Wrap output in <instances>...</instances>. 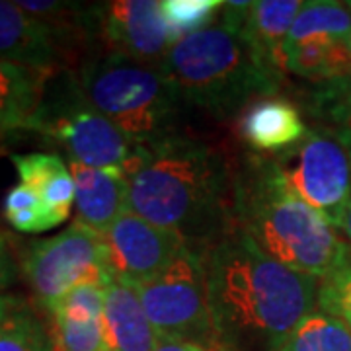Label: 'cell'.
<instances>
[{"instance_id": "cell-1", "label": "cell", "mask_w": 351, "mask_h": 351, "mask_svg": "<svg viewBox=\"0 0 351 351\" xmlns=\"http://www.w3.org/2000/svg\"><path fill=\"white\" fill-rule=\"evenodd\" d=\"M207 297L219 338L276 351L318 304L320 279L277 262L232 226L205 250Z\"/></svg>"}, {"instance_id": "cell-2", "label": "cell", "mask_w": 351, "mask_h": 351, "mask_svg": "<svg viewBox=\"0 0 351 351\" xmlns=\"http://www.w3.org/2000/svg\"><path fill=\"white\" fill-rule=\"evenodd\" d=\"M129 211L209 246L234 221V170L217 147L180 133L137 149L125 164Z\"/></svg>"}, {"instance_id": "cell-3", "label": "cell", "mask_w": 351, "mask_h": 351, "mask_svg": "<svg viewBox=\"0 0 351 351\" xmlns=\"http://www.w3.org/2000/svg\"><path fill=\"white\" fill-rule=\"evenodd\" d=\"M234 170V221L265 254L324 279L348 262L338 228L289 188L271 156L252 152Z\"/></svg>"}, {"instance_id": "cell-4", "label": "cell", "mask_w": 351, "mask_h": 351, "mask_svg": "<svg viewBox=\"0 0 351 351\" xmlns=\"http://www.w3.org/2000/svg\"><path fill=\"white\" fill-rule=\"evenodd\" d=\"M162 69L188 106L219 121L240 115L252 101L277 96L287 82V75L265 63L240 27L221 18L178 39Z\"/></svg>"}, {"instance_id": "cell-5", "label": "cell", "mask_w": 351, "mask_h": 351, "mask_svg": "<svg viewBox=\"0 0 351 351\" xmlns=\"http://www.w3.org/2000/svg\"><path fill=\"white\" fill-rule=\"evenodd\" d=\"M73 73L88 100L137 149L180 135L186 101L162 66L94 53Z\"/></svg>"}, {"instance_id": "cell-6", "label": "cell", "mask_w": 351, "mask_h": 351, "mask_svg": "<svg viewBox=\"0 0 351 351\" xmlns=\"http://www.w3.org/2000/svg\"><path fill=\"white\" fill-rule=\"evenodd\" d=\"M29 133L47 138L69 162L88 168H125L137 147L88 100L73 71L51 76Z\"/></svg>"}, {"instance_id": "cell-7", "label": "cell", "mask_w": 351, "mask_h": 351, "mask_svg": "<svg viewBox=\"0 0 351 351\" xmlns=\"http://www.w3.org/2000/svg\"><path fill=\"white\" fill-rule=\"evenodd\" d=\"M18 263L34 302L47 314L73 289L86 283L106 287L115 279L104 237L76 221L51 239L27 242Z\"/></svg>"}, {"instance_id": "cell-8", "label": "cell", "mask_w": 351, "mask_h": 351, "mask_svg": "<svg viewBox=\"0 0 351 351\" xmlns=\"http://www.w3.org/2000/svg\"><path fill=\"white\" fill-rule=\"evenodd\" d=\"M205 250L207 246L191 242L160 276L135 285L160 339L223 341L215 330L209 308Z\"/></svg>"}, {"instance_id": "cell-9", "label": "cell", "mask_w": 351, "mask_h": 351, "mask_svg": "<svg viewBox=\"0 0 351 351\" xmlns=\"http://www.w3.org/2000/svg\"><path fill=\"white\" fill-rule=\"evenodd\" d=\"M271 158L289 188L336 228L351 203V160L341 131L308 129L295 147Z\"/></svg>"}, {"instance_id": "cell-10", "label": "cell", "mask_w": 351, "mask_h": 351, "mask_svg": "<svg viewBox=\"0 0 351 351\" xmlns=\"http://www.w3.org/2000/svg\"><path fill=\"white\" fill-rule=\"evenodd\" d=\"M86 41L88 55L108 53L164 66L176 38L164 20L162 2L108 0L88 4Z\"/></svg>"}, {"instance_id": "cell-11", "label": "cell", "mask_w": 351, "mask_h": 351, "mask_svg": "<svg viewBox=\"0 0 351 351\" xmlns=\"http://www.w3.org/2000/svg\"><path fill=\"white\" fill-rule=\"evenodd\" d=\"M106 246L115 279L138 285L160 276L189 240L174 230L149 223L133 211H125L106 232Z\"/></svg>"}, {"instance_id": "cell-12", "label": "cell", "mask_w": 351, "mask_h": 351, "mask_svg": "<svg viewBox=\"0 0 351 351\" xmlns=\"http://www.w3.org/2000/svg\"><path fill=\"white\" fill-rule=\"evenodd\" d=\"M0 59L41 73L71 71L73 57L45 22L27 14L18 2L0 0Z\"/></svg>"}, {"instance_id": "cell-13", "label": "cell", "mask_w": 351, "mask_h": 351, "mask_svg": "<svg viewBox=\"0 0 351 351\" xmlns=\"http://www.w3.org/2000/svg\"><path fill=\"white\" fill-rule=\"evenodd\" d=\"M302 0H260V2H225L219 18L225 24L237 25L250 39L254 49L265 63L276 71L285 73L283 45Z\"/></svg>"}, {"instance_id": "cell-14", "label": "cell", "mask_w": 351, "mask_h": 351, "mask_svg": "<svg viewBox=\"0 0 351 351\" xmlns=\"http://www.w3.org/2000/svg\"><path fill=\"white\" fill-rule=\"evenodd\" d=\"M106 287L86 283L66 293L49 313L57 351H110L104 328Z\"/></svg>"}, {"instance_id": "cell-15", "label": "cell", "mask_w": 351, "mask_h": 351, "mask_svg": "<svg viewBox=\"0 0 351 351\" xmlns=\"http://www.w3.org/2000/svg\"><path fill=\"white\" fill-rule=\"evenodd\" d=\"M75 180L76 223L106 237L112 225L129 211V188L123 168H88L69 162Z\"/></svg>"}, {"instance_id": "cell-16", "label": "cell", "mask_w": 351, "mask_h": 351, "mask_svg": "<svg viewBox=\"0 0 351 351\" xmlns=\"http://www.w3.org/2000/svg\"><path fill=\"white\" fill-rule=\"evenodd\" d=\"M239 133L256 154L276 156L295 147L308 133V127L295 101L269 96L252 101L240 113Z\"/></svg>"}, {"instance_id": "cell-17", "label": "cell", "mask_w": 351, "mask_h": 351, "mask_svg": "<svg viewBox=\"0 0 351 351\" xmlns=\"http://www.w3.org/2000/svg\"><path fill=\"white\" fill-rule=\"evenodd\" d=\"M104 328L110 351H154L160 341L135 285L121 279L106 285Z\"/></svg>"}, {"instance_id": "cell-18", "label": "cell", "mask_w": 351, "mask_h": 351, "mask_svg": "<svg viewBox=\"0 0 351 351\" xmlns=\"http://www.w3.org/2000/svg\"><path fill=\"white\" fill-rule=\"evenodd\" d=\"M49 73L0 59V145L18 131H27L38 113Z\"/></svg>"}, {"instance_id": "cell-19", "label": "cell", "mask_w": 351, "mask_h": 351, "mask_svg": "<svg viewBox=\"0 0 351 351\" xmlns=\"http://www.w3.org/2000/svg\"><path fill=\"white\" fill-rule=\"evenodd\" d=\"M20 184L38 191L55 219L63 225L75 205V180L69 164L57 152H27L10 156Z\"/></svg>"}, {"instance_id": "cell-20", "label": "cell", "mask_w": 351, "mask_h": 351, "mask_svg": "<svg viewBox=\"0 0 351 351\" xmlns=\"http://www.w3.org/2000/svg\"><path fill=\"white\" fill-rule=\"evenodd\" d=\"M47 318L49 314L22 295H0V351H57Z\"/></svg>"}, {"instance_id": "cell-21", "label": "cell", "mask_w": 351, "mask_h": 351, "mask_svg": "<svg viewBox=\"0 0 351 351\" xmlns=\"http://www.w3.org/2000/svg\"><path fill=\"white\" fill-rule=\"evenodd\" d=\"M283 66L308 84L339 82L351 78L350 39H306L283 47Z\"/></svg>"}, {"instance_id": "cell-22", "label": "cell", "mask_w": 351, "mask_h": 351, "mask_svg": "<svg viewBox=\"0 0 351 351\" xmlns=\"http://www.w3.org/2000/svg\"><path fill=\"white\" fill-rule=\"evenodd\" d=\"M306 39H350L351 2L313 0L304 2L291 25L285 45H295Z\"/></svg>"}, {"instance_id": "cell-23", "label": "cell", "mask_w": 351, "mask_h": 351, "mask_svg": "<svg viewBox=\"0 0 351 351\" xmlns=\"http://www.w3.org/2000/svg\"><path fill=\"white\" fill-rule=\"evenodd\" d=\"M276 351H351V330L322 311L306 314Z\"/></svg>"}, {"instance_id": "cell-24", "label": "cell", "mask_w": 351, "mask_h": 351, "mask_svg": "<svg viewBox=\"0 0 351 351\" xmlns=\"http://www.w3.org/2000/svg\"><path fill=\"white\" fill-rule=\"evenodd\" d=\"M2 213L14 230L24 234H39L61 226L55 215L38 195V191L25 184L14 186L2 201Z\"/></svg>"}, {"instance_id": "cell-25", "label": "cell", "mask_w": 351, "mask_h": 351, "mask_svg": "<svg viewBox=\"0 0 351 351\" xmlns=\"http://www.w3.org/2000/svg\"><path fill=\"white\" fill-rule=\"evenodd\" d=\"M221 0H164L162 14L172 36L182 39L211 25L223 10Z\"/></svg>"}, {"instance_id": "cell-26", "label": "cell", "mask_w": 351, "mask_h": 351, "mask_svg": "<svg viewBox=\"0 0 351 351\" xmlns=\"http://www.w3.org/2000/svg\"><path fill=\"white\" fill-rule=\"evenodd\" d=\"M318 311L336 316L351 330V256L336 271L320 279Z\"/></svg>"}, {"instance_id": "cell-27", "label": "cell", "mask_w": 351, "mask_h": 351, "mask_svg": "<svg viewBox=\"0 0 351 351\" xmlns=\"http://www.w3.org/2000/svg\"><path fill=\"white\" fill-rule=\"evenodd\" d=\"M20 263L16 260V252L12 248V240L0 230V295L12 285L18 276Z\"/></svg>"}, {"instance_id": "cell-28", "label": "cell", "mask_w": 351, "mask_h": 351, "mask_svg": "<svg viewBox=\"0 0 351 351\" xmlns=\"http://www.w3.org/2000/svg\"><path fill=\"white\" fill-rule=\"evenodd\" d=\"M154 351H239L223 341L201 343V341H182V339H160Z\"/></svg>"}, {"instance_id": "cell-29", "label": "cell", "mask_w": 351, "mask_h": 351, "mask_svg": "<svg viewBox=\"0 0 351 351\" xmlns=\"http://www.w3.org/2000/svg\"><path fill=\"white\" fill-rule=\"evenodd\" d=\"M332 88L338 90V96L343 100V104L351 110V78L350 80H339V82H332Z\"/></svg>"}, {"instance_id": "cell-30", "label": "cell", "mask_w": 351, "mask_h": 351, "mask_svg": "<svg viewBox=\"0 0 351 351\" xmlns=\"http://www.w3.org/2000/svg\"><path fill=\"white\" fill-rule=\"evenodd\" d=\"M338 232H341L346 239L350 240V248H351V203L348 205V209L343 211V215H341V219H339L338 223Z\"/></svg>"}, {"instance_id": "cell-31", "label": "cell", "mask_w": 351, "mask_h": 351, "mask_svg": "<svg viewBox=\"0 0 351 351\" xmlns=\"http://www.w3.org/2000/svg\"><path fill=\"white\" fill-rule=\"evenodd\" d=\"M341 135L346 138V145H348V151H350V160H351V129L348 131H341Z\"/></svg>"}, {"instance_id": "cell-32", "label": "cell", "mask_w": 351, "mask_h": 351, "mask_svg": "<svg viewBox=\"0 0 351 351\" xmlns=\"http://www.w3.org/2000/svg\"><path fill=\"white\" fill-rule=\"evenodd\" d=\"M2 152H4V145H0V156H2Z\"/></svg>"}]
</instances>
